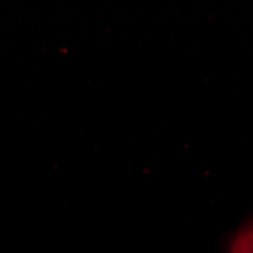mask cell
<instances>
[{
    "instance_id": "obj_1",
    "label": "cell",
    "mask_w": 253,
    "mask_h": 253,
    "mask_svg": "<svg viewBox=\"0 0 253 253\" xmlns=\"http://www.w3.org/2000/svg\"><path fill=\"white\" fill-rule=\"evenodd\" d=\"M229 253H253V220L240 229L229 246Z\"/></svg>"
}]
</instances>
